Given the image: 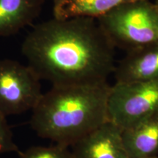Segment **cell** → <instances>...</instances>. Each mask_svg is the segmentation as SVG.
Wrapping results in <instances>:
<instances>
[{"mask_svg":"<svg viewBox=\"0 0 158 158\" xmlns=\"http://www.w3.org/2000/svg\"><path fill=\"white\" fill-rule=\"evenodd\" d=\"M21 52L38 78L52 86L108 82L116 67L115 46L92 18L40 23L25 37Z\"/></svg>","mask_w":158,"mask_h":158,"instance_id":"1","label":"cell"},{"mask_svg":"<svg viewBox=\"0 0 158 158\" xmlns=\"http://www.w3.org/2000/svg\"><path fill=\"white\" fill-rule=\"evenodd\" d=\"M110 89L108 82L52 86L31 110V127L40 137L73 146L108 121Z\"/></svg>","mask_w":158,"mask_h":158,"instance_id":"2","label":"cell"},{"mask_svg":"<svg viewBox=\"0 0 158 158\" xmlns=\"http://www.w3.org/2000/svg\"><path fill=\"white\" fill-rule=\"evenodd\" d=\"M116 47L127 51L158 43V7L150 0H134L97 19Z\"/></svg>","mask_w":158,"mask_h":158,"instance_id":"3","label":"cell"},{"mask_svg":"<svg viewBox=\"0 0 158 158\" xmlns=\"http://www.w3.org/2000/svg\"><path fill=\"white\" fill-rule=\"evenodd\" d=\"M158 114V80L115 83L110 86L108 120L122 130Z\"/></svg>","mask_w":158,"mask_h":158,"instance_id":"4","label":"cell"},{"mask_svg":"<svg viewBox=\"0 0 158 158\" xmlns=\"http://www.w3.org/2000/svg\"><path fill=\"white\" fill-rule=\"evenodd\" d=\"M40 79L28 64L0 60V113L7 117L32 110L43 95Z\"/></svg>","mask_w":158,"mask_h":158,"instance_id":"5","label":"cell"},{"mask_svg":"<svg viewBox=\"0 0 158 158\" xmlns=\"http://www.w3.org/2000/svg\"><path fill=\"white\" fill-rule=\"evenodd\" d=\"M122 131L108 120L72 146L74 158H130Z\"/></svg>","mask_w":158,"mask_h":158,"instance_id":"6","label":"cell"},{"mask_svg":"<svg viewBox=\"0 0 158 158\" xmlns=\"http://www.w3.org/2000/svg\"><path fill=\"white\" fill-rule=\"evenodd\" d=\"M114 73L116 83L158 80V43L126 52Z\"/></svg>","mask_w":158,"mask_h":158,"instance_id":"7","label":"cell"},{"mask_svg":"<svg viewBox=\"0 0 158 158\" xmlns=\"http://www.w3.org/2000/svg\"><path fill=\"white\" fill-rule=\"evenodd\" d=\"M122 138L130 158L157 157L158 114L122 130Z\"/></svg>","mask_w":158,"mask_h":158,"instance_id":"8","label":"cell"},{"mask_svg":"<svg viewBox=\"0 0 158 158\" xmlns=\"http://www.w3.org/2000/svg\"><path fill=\"white\" fill-rule=\"evenodd\" d=\"M45 0H0V37L13 35L31 24Z\"/></svg>","mask_w":158,"mask_h":158,"instance_id":"9","label":"cell"},{"mask_svg":"<svg viewBox=\"0 0 158 158\" xmlns=\"http://www.w3.org/2000/svg\"><path fill=\"white\" fill-rule=\"evenodd\" d=\"M134 0H67L60 9L54 13L56 19L92 18L98 19Z\"/></svg>","mask_w":158,"mask_h":158,"instance_id":"10","label":"cell"},{"mask_svg":"<svg viewBox=\"0 0 158 158\" xmlns=\"http://www.w3.org/2000/svg\"><path fill=\"white\" fill-rule=\"evenodd\" d=\"M19 154V158H74L68 147L56 143L49 147H33Z\"/></svg>","mask_w":158,"mask_h":158,"instance_id":"11","label":"cell"},{"mask_svg":"<svg viewBox=\"0 0 158 158\" xmlns=\"http://www.w3.org/2000/svg\"><path fill=\"white\" fill-rule=\"evenodd\" d=\"M10 152L19 153L20 151L13 139V132L6 116L0 113V155Z\"/></svg>","mask_w":158,"mask_h":158,"instance_id":"12","label":"cell"},{"mask_svg":"<svg viewBox=\"0 0 158 158\" xmlns=\"http://www.w3.org/2000/svg\"><path fill=\"white\" fill-rule=\"evenodd\" d=\"M67 0H52L53 2V13H56L58 11L60 7L64 5Z\"/></svg>","mask_w":158,"mask_h":158,"instance_id":"13","label":"cell"},{"mask_svg":"<svg viewBox=\"0 0 158 158\" xmlns=\"http://www.w3.org/2000/svg\"><path fill=\"white\" fill-rule=\"evenodd\" d=\"M155 4L158 7V0H155Z\"/></svg>","mask_w":158,"mask_h":158,"instance_id":"14","label":"cell"},{"mask_svg":"<svg viewBox=\"0 0 158 158\" xmlns=\"http://www.w3.org/2000/svg\"><path fill=\"white\" fill-rule=\"evenodd\" d=\"M152 158H158V156H157V157H152Z\"/></svg>","mask_w":158,"mask_h":158,"instance_id":"15","label":"cell"}]
</instances>
